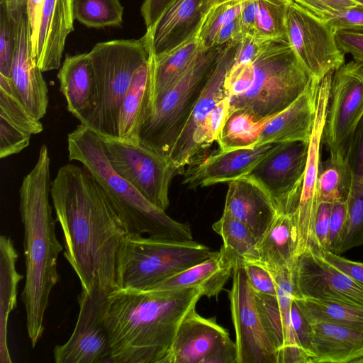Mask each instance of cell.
I'll return each instance as SVG.
<instances>
[{"instance_id": "cell-1", "label": "cell", "mask_w": 363, "mask_h": 363, "mask_svg": "<svg viewBox=\"0 0 363 363\" xmlns=\"http://www.w3.org/2000/svg\"><path fill=\"white\" fill-rule=\"evenodd\" d=\"M50 196L64 237V256L87 293L120 289L118 263L129 233L111 199L84 165L62 166Z\"/></svg>"}, {"instance_id": "cell-2", "label": "cell", "mask_w": 363, "mask_h": 363, "mask_svg": "<svg viewBox=\"0 0 363 363\" xmlns=\"http://www.w3.org/2000/svg\"><path fill=\"white\" fill-rule=\"evenodd\" d=\"M201 296L198 287L108 293L102 320L111 363H167L179 324Z\"/></svg>"}, {"instance_id": "cell-3", "label": "cell", "mask_w": 363, "mask_h": 363, "mask_svg": "<svg viewBox=\"0 0 363 363\" xmlns=\"http://www.w3.org/2000/svg\"><path fill=\"white\" fill-rule=\"evenodd\" d=\"M50 158L46 145L23 178L19 189L20 215L24 229L26 281L21 293L26 328L32 347L43 336L44 318L52 289L58 283L57 259L63 247L55 234L56 218L49 196Z\"/></svg>"}, {"instance_id": "cell-4", "label": "cell", "mask_w": 363, "mask_h": 363, "mask_svg": "<svg viewBox=\"0 0 363 363\" xmlns=\"http://www.w3.org/2000/svg\"><path fill=\"white\" fill-rule=\"evenodd\" d=\"M70 161L82 163L104 189L125 223L129 234L178 241H191L190 226L170 218L145 198L130 182L111 167L104 143L83 125L67 135Z\"/></svg>"}, {"instance_id": "cell-5", "label": "cell", "mask_w": 363, "mask_h": 363, "mask_svg": "<svg viewBox=\"0 0 363 363\" xmlns=\"http://www.w3.org/2000/svg\"><path fill=\"white\" fill-rule=\"evenodd\" d=\"M253 67L251 86L242 96L229 101L230 112L245 111L257 121L266 120L286 109L313 79L287 38L269 40L253 61Z\"/></svg>"}, {"instance_id": "cell-6", "label": "cell", "mask_w": 363, "mask_h": 363, "mask_svg": "<svg viewBox=\"0 0 363 363\" xmlns=\"http://www.w3.org/2000/svg\"><path fill=\"white\" fill-rule=\"evenodd\" d=\"M94 72L97 99L86 125L103 138L118 139L120 111L137 69L151 54L147 33L139 39L96 43L89 52Z\"/></svg>"}, {"instance_id": "cell-7", "label": "cell", "mask_w": 363, "mask_h": 363, "mask_svg": "<svg viewBox=\"0 0 363 363\" xmlns=\"http://www.w3.org/2000/svg\"><path fill=\"white\" fill-rule=\"evenodd\" d=\"M223 45L201 49L193 62L167 91L155 98L139 133V142L168 157L208 80Z\"/></svg>"}, {"instance_id": "cell-8", "label": "cell", "mask_w": 363, "mask_h": 363, "mask_svg": "<svg viewBox=\"0 0 363 363\" xmlns=\"http://www.w3.org/2000/svg\"><path fill=\"white\" fill-rule=\"evenodd\" d=\"M214 252L194 240L178 241L128 234L120 253L119 286L149 290L181 271L206 260Z\"/></svg>"}, {"instance_id": "cell-9", "label": "cell", "mask_w": 363, "mask_h": 363, "mask_svg": "<svg viewBox=\"0 0 363 363\" xmlns=\"http://www.w3.org/2000/svg\"><path fill=\"white\" fill-rule=\"evenodd\" d=\"M101 138L113 169L165 211L169 205L170 184L178 172L169 159L140 142L133 145L118 139Z\"/></svg>"}, {"instance_id": "cell-10", "label": "cell", "mask_w": 363, "mask_h": 363, "mask_svg": "<svg viewBox=\"0 0 363 363\" xmlns=\"http://www.w3.org/2000/svg\"><path fill=\"white\" fill-rule=\"evenodd\" d=\"M363 117V63L351 60L333 74L323 144L330 152L347 153Z\"/></svg>"}, {"instance_id": "cell-11", "label": "cell", "mask_w": 363, "mask_h": 363, "mask_svg": "<svg viewBox=\"0 0 363 363\" xmlns=\"http://www.w3.org/2000/svg\"><path fill=\"white\" fill-rule=\"evenodd\" d=\"M285 25L289 44L313 79L320 80L345 63L335 33L291 0Z\"/></svg>"}, {"instance_id": "cell-12", "label": "cell", "mask_w": 363, "mask_h": 363, "mask_svg": "<svg viewBox=\"0 0 363 363\" xmlns=\"http://www.w3.org/2000/svg\"><path fill=\"white\" fill-rule=\"evenodd\" d=\"M308 150L307 142L279 143L249 174L267 191L279 213L294 214L301 192Z\"/></svg>"}, {"instance_id": "cell-13", "label": "cell", "mask_w": 363, "mask_h": 363, "mask_svg": "<svg viewBox=\"0 0 363 363\" xmlns=\"http://www.w3.org/2000/svg\"><path fill=\"white\" fill-rule=\"evenodd\" d=\"M333 72L328 73L320 81L301 192L292 216L298 235V256L307 248L313 250L315 245L314 228L320 204L317 185L321 167L320 150Z\"/></svg>"}, {"instance_id": "cell-14", "label": "cell", "mask_w": 363, "mask_h": 363, "mask_svg": "<svg viewBox=\"0 0 363 363\" xmlns=\"http://www.w3.org/2000/svg\"><path fill=\"white\" fill-rule=\"evenodd\" d=\"M228 292L235 332L237 363H277L257 307L255 292L242 266L234 268Z\"/></svg>"}, {"instance_id": "cell-15", "label": "cell", "mask_w": 363, "mask_h": 363, "mask_svg": "<svg viewBox=\"0 0 363 363\" xmlns=\"http://www.w3.org/2000/svg\"><path fill=\"white\" fill-rule=\"evenodd\" d=\"M106 294L81 290L74 329L65 343L53 349L56 363H111L109 337L102 320Z\"/></svg>"}, {"instance_id": "cell-16", "label": "cell", "mask_w": 363, "mask_h": 363, "mask_svg": "<svg viewBox=\"0 0 363 363\" xmlns=\"http://www.w3.org/2000/svg\"><path fill=\"white\" fill-rule=\"evenodd\" d=\"M294 296L363 306V285L307 248L292 268Z\"/></svg>"}, {"instance_id": "cell-17", "label": "cell", "mask_w": 363, "mask_h": 363, "mask_svg": "<svg viewBox=\"0 0 363 363\" xmlns=\"http://www.w3.org/2000/svg\"><path fill=\"white\" fill-rule=\"evenodd\" d=\"M32 55L31 31L26 11L16 21V44L9 78L13 89L27 111L43 118L48 106V89Z\"/></svg>"}, {"instance_id": "cell-18", "label": "cell", "mask_w": 363, "mask_h": 363, "mask_svg": "<svg viewBox=\"0 0 363 363\" xmlns=\"http://www.w3.org/2000/svg\"><path fill=\"white\" fill-rule=\"evenodd\" d=\"M236 41L223 45L208 80L171 149L168 158L178 172L191 164V152L195 130L215 106L225 98L224 80L234 60Z\"/></svg>"}, {"instance_id": "cell-19", "label": "cell", "mask_w": 363, "mask_h": 363, "mask_svg": "<svg viewBox=\"0 0 363 363\" xmlns=\"http://www.w3.org/2000/svg\"><path fill=\"white\" fill-rule=\"evenodd\" d=\"M255 296L277 363H311V357L299 345L291 327L290 311L293 291L281 287L277 289L276 296L255 292Z\"/></svg>"}, {"instance_id": "cell-20", "label": "cell", "mask_w": 363, "mask_h": 363, "mask_svg": "<svg viewBox=\"0 0 363 363\" xmlns=\"http://www.w3.org/2000/svg\"><path fill=\"white\" fill-rule=\"evenodd\" d=\"M279 143H269L252 148L225 150L212 154L183 169L182 183L195 189L228 182L249 174L255 166Z\"/></svg>"}, {"instance_id": "cell-21", "label": "cell", "mask_w": 363, "mask_h": 363, "mask_svg": "<svg viewBox=\"0 0 363 363\" xmlns=\"http://www.w3.org/2000/svg\"><path fill=\"white\" fill-rule=\"evenodd\" d=\"M228 184L223 211L244 223L258 241L279 214L274 201L249 174Z\"/></svg>"}, {"instance_id": "cell-22", "label": "cell", "mask_w": 363, "mask_h": 363, "mask_svg": "<svg viewBox=\"0 0 363 363\" xmlns=\"http://www.w3.org/2000/svg\"><path fill=\"white\" fill-rule=\"evenodd\" d=\"M74 19V0H45L37 42L32 50L42 72L60 68Z\"/></svg>"}, {"instance_id": "cell-23", "label": "cell", "mask_w": 363, "mask_h": 363, "mask_svg": "<svg viewBox=\"0 0 363 363\" xmlns=\"http://www.w3.org/2000/svg\"><path fill=\"white\" fill-rule=\"evenodd\" d=\"M228 335L215 318L202 317L193 308L179 325L167 363H203Z\"/></svg>"}, {"instance_id": "cell-24", "label": "cell", "mask_w": 363, "mask_h": 363, "mask_svg": "<svg viewBox=\"0 0 363 363\" xmlns=\"http://www.w3.org/2000/svg\"><path fill=\"white\" fill-rule=\"evenodd\" d=\"M320 80L313 79L296 100L266 122L257 146L291 141L309 142Z\"/></svg>"}, {"instance_id": "cell-25", "label": "cell", "mask_w": 363, "mask_h": 363, "mask_svg": "<svg viewBox=\"0 0 363 363\" xmlns=\"http://www.w3.org/2000/svg\"><path fill=\"white\" fill-rule=\"evenodd\" d=\"M57 77L68 111L81 125H86L94 111L97 99L94 72L89 52L67 55Z\"/></svg>"}, {"instance_id": "cell-26", "label": "cell", "mask_w": 363, "mask_h": 363, "mask_svg": "<svg viewBox=\"0 0 363 363\" xmlns=\"http://www.w3.org/2000/svg\"><path fill=\"white\" fill-rule=\"evenodd\" d=\"M202 0H174L154 26L146 30L154 55L182 44L199 30L204 18Z\"/></svg>"}, {"instance_id": "cell-27", "label": "cell", "mask_w": 363, "mask_h": 363, "mask_svg": "<svg viewBox=\"0 0 363 363\" xmlns=\"http://www.w3.org/2000/svg\"><path fill=\"white\" fill-rule=\"evenodd\" d=\"M238 266L237 260L221 246L206 260L188 267L147 291H164L198 287L203 296L216 297Z\"/></svg>"}, {"instance_id": "cell-28", "label": "cell", "mask_w": 363, "mask_h": 363, "mask_svg": "<svg viewBox=\"0 0 363 363\" xmlns=\"http://www.w3.org/2000/svg\"><path fill=\"white\" fill-rule=\"evenodd\" d=\"M311 363L355 362L363 357V329L312 323Z\"/></svg>"}, {"instance_id": "cell-29", "label": "cell", "mask_w": 363, "mask_h": 363, "mask_svg": "<svg viewBox=\"0 0 363 363\" xmlns=\"http://www.w3.org/2000/svg\"><path fill=\"white\" fill-rule=\"evenodd\" d=\"M152 65L150 58L135 71L123 99L118 121L119 140L135 145L150 112Z\"/></svg>"}, {"instance_id": "cell-30", "label": "cell", "mask_w": 363, "mask_h": 363, "mask_svg": "<svg viewBox=\"0 0 363 363\" xmlns=\"http://www.w3.org/2000/svg\"><path fill=\"white\" fill-rule=\"evenodd\" d=\"M348 155L352 182L346 201V221L340 245V254L363 245V117L352 138Z\"/></svg>"}, {"instance_id": "cell-31", "label": "cell", "mask_w": 363, "mask_h": 363, "mask_svg": "<svg viewBox=\"0 0 363 363\" xmlns=\"http://www.w3.org/2000/svg\"><path fill=\"white\" fill-rule=\"evenodd\" d=\"M258 261L270 271L292 269L298 257V235L293 217L279 213L257 241Z\"/></svg>"}, {"instance_id": "cell-32", "label": "cell", "mask_w": 363, "mask_h": 363, "mask_svg": "<svg viewBox=\"0 0 363 363\" xmlns=\"http://www.w3.org/2000/svg\"><path fill=\"white\" fill-rule=\"evenodd\" d=\"M18 254L13 240L0 237V362H12L8 345L10 314L17 307L18 285L23 278L16 269Z\"/></svg>"}, {"instance_id": "cell-33", "label": "cell", "mask_w": 363, "mask_h": 363, "mask_svg": "<svg viewBox=\"0 0 363 363\" xmlns=\"http://www.w3.org/2000/svg\"><path fill=\"white\" fill-rule=\"evenodd\" d=\"M201 49L198 32L166 52L155 55L151 49L152 103L181 77Z\"/></svg>"}, {"instance_id": "cell-34", "label": "cell", "mask_w": 363, "mask_h": 363, "mask_svg": "<svg viewBox=\"0 0 363 363\" xmlns=\"http://www.w3.org/2000/svg\"><path fill=\"white\" fill-rule=\"evenodd\" d=\"M352 182V172L348 152H330L321 165L318 179L319 203L345 202Z\"/></svg>"}, {"instance_id": "cell-35", "label": "cell", "mask_w": 363, "mask_h": 363, "mask_svg": "<svg viewBox=\"0 0 363 363\" xmlns=\"http://www.w3.org/2000/svg\"><path fill=\"white\" fill-rule=\"evenodd\" d=\"M311 323H325L363 329V306L338 301L294 296Z\"/></svg>"}, {"instance_id": "cell-36", "label": "cell", "mask_w": 363, "mask_h": 363, "mask_svg": "<svg viewBox=\"0 0 363 363\" xmlns=\"http://www.w3.org/2000/svg\"><path fill=\"white\" fill-rule=\"evenodd\" d=\"M212 228L221 237L222 247L237 260L239 266L258 261L257 240L244 223L223 211Z\"/></svg>"}, {"instance_id": "cell-37", "label": "cell", "mask_w": 363, "mask_h": 363, "mask_svg": "<svg viewBox=\"0 0 363 363\" xmlns=\"http://www.w3.org/2000/svg\"><path fill=\"white\" fill-rule=\"evenodd\" d=\"M272 117L257 121L245 111L236 110L230 112L217 140L220 150L256 147L264 125Z\"/></svg>"}, {"instance_id": "cell-38", "label": "cell", "mask_w": 363, "mask_h": 363, "mask_svg": "<svg viewBox=\"0 0 363 363\" xmlns=\"http://www.w3.org/2000/svg\"><path fill=\"white\" fill-rule=\"evenodd\" d=\"M123 11L120 0H74V18L88 28L121 26Z\"/></svg>"}, {"instance_id": "cell-39", "label": "cell", "mask_w": 363, "mask_h": 363, "mask_svg": "<svg viewBox=\"0 0 363 363\" xmlns=\"http://www.w3.org/2000/svg\"><path fill=\"white\" fill-rule=\"evenodd\" d=\"M291 0H256L255 37L262 40L286 38V17Z\"/></svg>"}, {"instance_id": "cell-40", "label": "cell", "mask_w": 363, "mask_h": 363, "mask_svg": "<svg viewBox=\"0 0 363 363\" xmlns=\"http://www.w3.org/2000/svg\"><path fill=\"white\" fill-rule=\"evenodd\" d=\"M0 116L13 125L35 135L43 130L40 120L34 118L16 96L10 78L0 74Z\"/></svg>"}, {"instance_id": "cell-41", "label": "cell", "mask_w": 363, "mask_h": 363, "mask_svg": "<svg viewBox=\"0 0 363 363\" xmlns=\"http://www.w3.org/2000/svg\"><path fill=\"white\" fill-rule=\"evenodd\" d=\"M248 1L230 0L217 4L208 11L198 31L199 42L203 49L215 47V39L220 30L240 16Z\"/></svg>"}, {"instance_id": "cell-42", "label": "cell", "mask_w": 363, "mask_h": 363, "mask_svg": "<svg viewBox=\"0 0 363 363\" xmlns=\"http://www.w3.org/2000/svg\"><path fill=\"white\" fill-rule=\"evenodd\" d=\"M230 101L228 98L221 100L211 111L193 135L191 152V164L203 150L217 141L220 130L229 115Z\"/></svg>"}, {"instance_id": "cell-43", "label": "cell", "mask_w": 363, "mask_h": 363, "mask_svg": "<svg viewBox=\"0 0 363 363\" xmlns=\"http://www.w3.org/2000/svg\"><path fill=\"white\" fill-rule=\"evenodd\" d=\"M308 13L325 23L335 33H363V5L360 4L344 10H320Z\"/></svg>"}, {"instance_id": "cell-44", "label": "cell", "mask_w": 363, "mask_h": 363, "mask_svg": "<svg viewBox=\"0 0 363 363\" xmlns=\"http://www.w3.org/2000/svg\"><path fill=\"white\" fill-rule=\"evenodd\" d=\"M16 44V21L0 5V74L9 77Z\"/></svg>"}, {"instance_id": "cell-45", "label": "cell", "mask_w": 363, "mask_h": 363, "mask_svg": "<svg viewBox=\"0 0 363 363\" xmlns=\"http://www.w3.org/2000/svg\"><path fill=\"white\" fill-rule=\"evenodd\" d=\"M254 78L253 62L232 64L224 80L225 97L229 100L245 94L251 86Z\"/></svg>"}, {"instance_id": "cell-46", "label": "cell", "mask_w": 363, "mask_h": 363, "mask_svg": "<svg viewBox=\"0 0 363 363\" xmlns=\"http://www.w3.org/2000/svg\"><path fill=\"white\" fill-rule=\"evenodd\" d=\"M31 135L0 116V158L21 152L29 145Z\"/></svg>"}, {"instance_id": "cell-47", "label": "cell", "mask_w": 363, "mask_h": 363, "mask_svg": "<svg viewBox=\"0 0 363 363\" xmlns=\"http://www.w3.org/2000/svg\"><path fill=\"white\" fill-rule=\"evenodd\" d=\"M242 266L255 292L277 295L276 283L267 267L257 261L246 262Z\"/></svg>"}, {"instance_id": "cell-48", "label": "cell", "mask_w": 363, "mask_h": 363, "mask_svg": "<svg viewBox=\"0 0 363 363\" xmlns=\"http://www.w3.org/2000/svg\"><path fill=\"white\" fill-rule=\"evenodd\" d=\"M291 323L295 337L303 351L312 361V323L293 299L290 311Z\"/></svg>"}, {"instance_id": "cell-49", "label": "cell", "mask_w": 363, "mask_h": 363, "mask_svg": "<svg viewBox=\"0 0 363 363\" xmlns=\"http://www.w3.org/2000/svg\"><path fill=\"white\" fill-rule=\"evenodd\" d=\"M330 203H320L314 228V248L313 252L321 254L328 251L330 218L332 208ZM310 249V248H309Z\"/></svg>"}, {"instance_id": "cell-50", "label": "cell", "mask_w": 363, "mask_h": 363, "mask_svg": "<svg viewBox=\"0 0 363 363\" xmlns=\"http://www.w3.org/2000/svg\"><path fill=\"white\" fill-rule=\"evenodd\" d=\"M347 215L345 202H337L332 204L330 230L328 238V251L338 255L341 238L345 229Z\"/></svg>"}, {"instance_id": "cell-51", "label": "cell", "mask_w": 363, "mask_h": 363, "mask_svg": "<svg viewBox=\"0 0 363 363\" xmlns=\"http://www.w3.org/2000/svg\"><path fill=\"white\" fill-rule=\"evenodd\" d=\"M268 41L259 40L255 36L242 35L236 41L233 64L253 62L262 52Z\"/></svg>"}, {"instance_id": "cell-52", "label": "cell", "mask_w": 363, "mask_h": 363, "mask_svg": "<svg viewBox=\"0 0 363 363\" xmlns=\"http://www.w3.org/2000/svg\"><path fill=\"white\" fill-rule=\"evenodd\" d=\"M335 40L340 50L345 55H352L353 60L363 63V33L337 31Z\"/></svg>"}, {"instance_id": "cell-53", "label": "cell", "mask_w": 363, "mask_h": 363, "mask_svg": "<svg viewBox=\"0 0 363 363\" xmlns=\"http://www.w3.org/2000/svg\"><path fill=\"white\" fill-rule=\"evenodd\" d=\"M320 255L346 276L363 285V263L345 259L330 251L323 252Z\"/></svg>"}, {"instance_id": "cell-54", "label": "cell", "mask_w": 363, "mask_h": 363, "mask_svg": "<svg viewBox=\"0 0 363 363\" xmlns=\"http://www.w3.org/2000/svg\"><path fill=\"white\" fill-rule=\"evenodd\" d=\"M306 11L320 10H344L359 4L354 0H291Z\"/></svg>"}, {"instance_id": "cell-55", "label": "cell", "mask_w": 363, "mask_h": 363, "mask_svg": "<svg viewBox=\"0 0 363 363\" xmlns=\"http://www.w3.org/2000/svg\"><path fill=\"white\" fill-rule=\"evenodd\" d=\"M237 347L227 336L203 360V363H237Z\"/></svg>"}, {"instance_id": "cell-56", "label": "cell", "mask_w": 363, "mask_h": 363, "mask_svg": "<svg viewBox=\"0 0 363 363\" xmlns=\"http://www.w3.org/2000/svg\"><path fill=\"white\" fill-rule=\"evenodd\" d=\"M174 0H144L140 8L146 30L151 28Z\"/></svg>"}, {"instance_id": "cell-57", "label": "cell", "mask_w": 363, "mask_h": 363, "mask_svg": "<svg viewBox=\"0 0 363 363\" xmlns=\"http://www.w3.org/2000/svg\"><path fill=\"white\" fill-rule=\"evenodd\" d=\"M45 0H28L26 13L30 26L32 50L35 46Z\"/></svg>"}, {"instance_id": "cell-58", "label": "cell", "mask_w": 363, "mask_h": 363, "mask_svg": "<svg viewBox=\"0 0 363 363\" xmlns=\"http://www.w3.org/2000/svg\"><path fill=\"white\" fill-rule=\"evenodd\" d=\"M242 35H255L256 31V0H249L240 16Z\"/></svg>"}, {"instance_id": "cell-59", "label": "cell", "mask_w": 363, "mask_h": 363, "mask_svg": "<svg viewBox=\"0 0 363 363\" xmlns=\"http://www.w3.org/2000/svg\"><path fill=\"white\" fill-rule=\"evenodd\" d=\"M242 36L241 26L239 16L226 23L217 34L214 46H221L232 41H235Z\"/></svg>"}, {"instance_id": "cell-60", "label": "cell", "mask_w": 363, "mask_h": 363, "mask_svg": "<svg viewBox=\"0 0 363 363\" xmlns=\"http://www.w3.org/2000/svg\"><path fill=\"white\" fill-rule=\"evenodd\" d=\"M27 1L0 0V5L5 9L10 18L16 21L22 13L26 11Z\"/></svg>"}, {"instance_id": "cell-61", "label": "cell", "mask_w": 363, "mask_h": 363, "mask_svg": "<svg viewBox=\"0 0 363 363\" xmlns=\"http://www.w3.org/2000/svg\"><path fill=\"white\" fill-rule=\"evenodd\" d=\"M230 1V0H202L201 9L203 14H205L208 12L209 9L212 7L215 6L217 4Z\"/></svg>"}, {"instance_id": "cell-62", "label": "cell", "mask_w": 363, "mask_h": 363, "mask_svg": "<svg viewBox=\"0 0 363 363\" xmlns=\"http://www.w3.org/2000/svg\"><path fill=\"white\" fill-rule=\"evenodd\" d=\"M354 1H357L358 4L363 5V0H354Z\"/></svg>"}]
</instances>
